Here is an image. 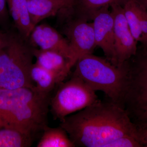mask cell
I'll return each instance as SVG.
<instances>
[{
	"mask_svg": "<svg viewBox=\"0 0 147 147\" xmlns=\"http://www.w3.org/2000/svg\"><path fill=\"white\" fill-rule=\"evenodd\" d=\"M37 147H75L66 131L61 127L46 126L38 142Z\"/></svg>",
	"mask_w": 147,
	"mask_h": 147,
	"instance_id": "9a60e30c",
	"label": "cell"
},
{
	"mask_svg": "<svg viewBox=\"0 0 147 147\" xmlns=\"http://www.w3.org/2000/svg\"><path fill=\"white\" fill-rule=\"evenodd\" d=\"M137 0H129L123 7L124 16L133 36L138 43L142 40Z\"/></svg>",
	"mask_w": 147,
	"mask_h": 147,
	"instance_id": "ac0fdd59",
	"label": "cell"
},
{
	"mask_svg": "<svg viewBox=\"0 0 147 147\" xmlns=\"http://www.w3.org/2000/svg\"><path fill=\"white\" fill-rule=\"evenodd\" d=\"M140 4L147 10V0H137Z\"/></svg>",
	"mask_w": 147,
	"mask_h": 147,
	"instance_id": "cb8c5ba5",
	"label": "cell"
},
{
	"mask_svg": "<svg viewBox=\"0 0 147 147\" xmlns=\"http://www.w3.org/2000/svg\"><path fill=\"white\" fill-rule=\"evenodd\" d=\"M34 138L15 129L0 125V147H28Z\"/></svg>",
	"mask_w": 147,
	"mask_h": 147,
	"instance_id": "e0dca14e",
	"label": "cell"
},
{
	"mask_svg": "<svg viewBox=\"0 0 147 147\" xmlns=\"http://www.w3.org/2000/svg\"><path fill=\"white\" fill-rule=\"evenodd\" d=\"M138 11L142 34V42L140 44L147 45V10L139 3Z\"/></svg>",
	"mask_w": 147,
	"mask_h": 147,
	"instance_id": "ffe728a7",
	"label": "cell"
},
{
	"mask_svg": "<svg viewBox=\"0 0 147 147\" xmlns=\"http://www.w3.org/2000/svg\"><path fill=\"white\" fill-rule=\"evenodd\" d=\"M33 53L36 59V63L54 74L61 83L63 82L72 67L66 58L58 52L34 47Z\"/></svg>",
	"mask_w": 147,
	"mask_h": 147,
	"instance_id": "8fae6325",
	"label": "cell"
},
{
	"mask_svg": "<svg viewBox=\"0 0 147 147\" xmlns=\"http://www.w3.org/2000/svg\"><path fill=\"white\" fill-rule=\"evenodd\" d=\"M75 0H27L28 8L33 26L43 19L56 16L61 9L72 5Z\"/></svg>",
	"mask_w": 147,
	"mask_h": 147,
	"instance_id": "7c38bea8",
	"label": "cell"
},
{
	"mask_svg": "<svg viewBox=\"0 0 147 147\" xmlns=\"http://www.w3.org/2000/svg\"><path fill=\"white\" fill-rule=\"evenodd\" d=\"M7 0H0V27L5 31L9 30V14Z\"/></svg>",
	"mask_w": 147,
	"mask_h": 147,
	"instance_id": "44dd1931",
	"label": "cell"
},
{
	"mask_svg": "<svg viewBox=\"0 0 147 147\" xmlns=\"http://www.w3.org/2000/svg\"><path fill=\"white\" fill-rule=\"evenodd\" d=\"M109 7H105L98 10L93 17L92 24L96 46L102 49L105 59L116 66L114 18Z\"/></svg>",
	"mask_w": 147,
	"mask_h": 147,
	"instance_id": "9c48e42d",
	"label": "cell"
},
{
	"mask_svg": "<svg viewBox=\"0 0 147 147\" xmlns=\"http://www.w3.org/2000/svg\"><path fill=\"white\" fill-rule=\"evenodd\" d=\"M129 0H75L72 5L74 12L86 21H92L95 13L100 8L113 5L123 7Z\"/></svg>",
	"mask_w": 147,
	"mask_h": 147,
	"instance_id": "5bb4252c",
	"label": "cell"
},
{
	"mask_svg": "<svg viewBox=\"0 0 147 147\" xmlns=\"http://www.w3.org/2000/svg\"><path fill=\"white\" fill-rule=\"evenodd\" d=\"M75 65L73 75L95 91L103 92L109 100L123 107L126 79L123 65L116 66L106 59L92 54L82 56Z\"/></svg>",
	"mask_w": 147,
	"mask_h": 147,
	"instance_id": "277c9868",
	"label": "cell"
},
{
	"mask_svg": "<svg viewBox=\"0 0 147 147\" xmlns=\"http://www.w3.org/2000/svg\"><path fill=\"white\" fill-rule=\"evenodd\" d=\"M59 86L56 93L50 100V112L55 119L61 121L67 116L83 110L98 100L96 91L75 75Z\"/></svg>",
	"mask_w": 147,
	"mask_h": 147,
	"instance_id": "52a82bcc",
	"label": "cell"
},
{
	"mask_svg": "<svg viewBox=\"0 0 147 147\" xmlns=\"http://www.w3.org/2000/svg\"><path fill=\"white\" fill-rule=\"evenodd\" d=\"M28 40L33 47L60 53L69 61L72 67L74 66L68 41L57 29L46 24L36 25L31 33Z\"/></svg>",
	"mask_w": 147,
	"mask_h": 147,
	"instance_id": "30bf717a",
	"label": "cell"
},
{
	"mask_svg": "<svg viewBox=\"0 0 147 147\" xmlns=\"http://www.w3.org/2000/svg\"><path fill=\"white\" fill-rule=\"evenodd\" d=\"M135 125L138 141L142 147H147V124Z\"/></svg>",
	"mask_w": 147,
	"mask_h": 147,
	"instance_id": "7402d4cb",
	"label": "cell"
},
{
	"mask_svg": "<svg viewBox=\"0 0 147 147\" xmlns=\"http://www.w3.org/2000/svg\"><path fill=\"white\" fill-rule=\"evenodd\" d=\"M106 147H142L137 138L125 135L119 137L108 144Z\"/></svg>",
	"mask_w": 147,
	"mask_h": 147,
	"instance_id": "d6986e66",
	"label": "cell"
},
{
	"mask_svg": "<svg viewBox=\"0 0 147 147\" xmlns=\"http://www.w3.org/2000/svg\"><path fill=\"white\" fill-rule=\"evenodd\" d=\"M60 122V126L76 147H106L110 142L125 135L138 140L136 125L126 110L110 100H98Z\"/></svg>",
	"mask_w": 147,
	"mask_h": 147,
	"instance_id": "6da1fadb",
	"label": "cell"
},
{
	"mask_svg": "<svg viewBox=\"0 0 147 147\" xmlns=\"http://www.w3.org/2000/svg\"><path fill=\"white\" fill-rule=\"evenodd\" d=\"M56 16L57 30L68 41L74 66L79 58L92 54L96 47L92 24L76 15L71 5L61 9Z\"/></svg>",
	"mask_w": 147,
	"mask_h": 147,
	"instance_id": "8992f818",
	"label": "cell"
},
{
	"mask_svg": "<svg viewBox=\"0 0 147 147\" xmlns=\"http://www.w3.org/2000/svg\"><path fill=\"white\" fill-rule=\"evenodd\" d=\"M126 67L125 105L134 118L147 123V45H138Z\"/></svg>",
	"mask_w": 147,
	"mask_h": 147,
	"instance_id": "5b68a950",
	"label": "cell"
},
{
	"mask_svg": "<svg viewBox=\"0 0 147 147\" xmlns=\"http://www.w3.org/2000/svg\"><path fill=\"white\" fill-rule=\"evenodd\" d=\"M8 37V31L0 30V50L5 45Z\"/></svg>",
	"mask_w": 147,
	"mask_h": 147,
	"instance_id": "603a6c76",
	"label": "cell"
},
{
	"mask_svg": "<svg viewBox=\"0 0 147 147\" xmlns=\"http://www.w3.org/2000/svg\"><path fill=\"white\" fill-rule=\"evenodd\" d=\"M31 77L37 89L47 94H50L55 87L61 83L54 74L43 68L36 63L32 65Z\"/></svg>",
	"mask_w": 147,
	"mask_h": 147,
	"instance_id": "2e32d148",
	"label": "cell"
},
{
	"mask_svg": "<svg viewBox=\"0 0 147 147\" xmlns=\"http://www.w3.org/2000/svg\"><path fill=\"white\" fill-rule=\"evenodd\" d=\"M9 14L15 28L24 38L28 39L33 29L27 0H7Z\"/></svg>",
	"mask_w": 147,
	"mask_h": 147,
	"instance_id": "4fadbf2b",
	"label": "cell"
},
{
	"mask_svg": "<svg viewBox=\"0 0 147 147\" xmlns=\"http://www.w3.org/2000/svg\"><path fill=\"white\" fill-rule=\"evenodd\" d=\"M114 18L116 65L121 67L137 52L138 42L134 38L124 14L123 7L111 6Z\"/></svg>",
	"mask_w": 147,
	"mask_h": 147,
	"instance_id": "ba28073f",
	"label": "cell"
},
{
	"mask_svg": "<svg viewBox=\"0 0 147 147\" xmlns=\"http://www.w3.org/2000/svg\"><path fill=\"white\" fill-rule=\"evenodd\" d=\"M7 31V42L0 50V88L35 86L31 77L34 47L16 29Z\"/></svg>",
	"mask_w": 147,
	"mask_h": 147,
	"instance_id": "3957f363",
	"label": "cell"
},
{
	"mask_svg": "<svg viewBox=\"0 0 147 147\" xmlns=\"http://www.w3.org/2000/svg\"><path fill=\"white\" fill-rule=\"evenodd\" d=\"M50 94L34 87L0 88V125L34 138L48 126Z\"/></svg>",
	"mask_w": 147,
	"mask_h": 147,
	"instance_id": "7a4b0ae2",
	"label": "cell"
}]
</instances>
